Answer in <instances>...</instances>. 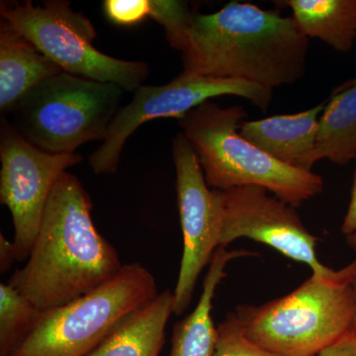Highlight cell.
Segmentation results:
<instances>
[{
  "label": "cell",
  "mask_w": 356,
  "mask_h": 356,
  "mask_svg": "<svg viewBox=\"0 0 356 356\" xmlns=\"http://www.w3.org/2000/svg\"><path fill=\"white\" fill-rule=\"evenodd\" d=\"M341 232L346 236L356 233V172L355 180H353V191H351L350 206H348V213L344 217Z\"/></svg>",
  "instance_id": "cell-23"
},
{
  "label": "cell",
  "mask_w": 356,
  "mask_h": 356,
  "mask_svg": "<svg viewBox=\"0 0 356 356\" xmlns=\"http://www.w3.org/2000/svg\"><path fill=\"white\" fill-rule=\"evenodd\" d=\"M64 72L7 22L0 21V111L15 109L33 88Z\"/></svg>",
  "instance_id": "cell-13"
},
{
  "label": "cell",
  "mask_w": 356,
  "mask_h": 356,
  "mask_svg": "<svg viewBox=\"0 0 356 356\" xmlns=\"http://www.w3.org/2000/svg\"><path fill=\"white\" fill-rule=\"evenodd\" d=\"M41 313L10 284H0V356H10L25 341Z\"/></svg>",
  "instance_id": "cell-18"
},
{
  "label": "cell",
  "mask_w": 356,
  "mask_h": 356,
  "mask_svg": "<svg viewBox=\"0 0 356 356\" xmlns=\"http://www.w3.org/2000/svg\"><path fill=\"white\" fill-rule=\"evenodd\" d=\"M217 331L216 348L213 356H278L245 337L235 312L227 315Z\"/></svg>",
  "instance_id": "cell-20"
},
{
  "label": "cell",
  "mask_w": 356,
  "mask_h": 356,
  "mask_svg": "<svg viewBox=\"0 0 356 356\" xmlns=\"http://www.w3.org/2000/svg\"><path fill=\"white\" fill-rule=\"evenodd\" d=\"M356 158V77L337 86L318 123L317 161L346 165Z\"/></svg>",
  "instance_id": "cell-16"
},
{
  "label": "cell",
  "mask_w": 356,
  "mask_h": 356,
  "mask_svg": "<svg viewBox=\"0 0 356 356\" xmlns=\"http://www.w3.org/2000/svg\"><path fill=\"white\" fill-rule=\"evenodd\" d=\"M327 102L306 111L243 121L238 133L243 139L283 165L312 172L316 159L318 117Z\"/></svg>",
  "instance_id": "cell-12"
},
{
  "label": "cell",
  "mask_w": 356,
  "mask_h": 356,
  "mask_svg": "<svg viewBox=\"0 0 356 356\" xmlns=\"http://www.w3.org/2000/svg\"><path fill=\"white\" fill-rule=\"evenodd\" d=\"M293 19L308 38H318L339 51H348L356 38V0H288Z\"/></svg>",
  "instance_id": "cell-17"
},
{
  "label": "cell",
  "mask_w": 356,
  "mask_h": 356,
  "mask_svg": "<svg viewBox=\"0 0 356 356\" xmlns=\"http://www.w3.org/2000/svg\"><path fill=\"white\" fill-rule=\"evenodd\" d=\"M149 17L163 26L168 43L179 50L194 14L188 2L181 0H149Z\"/></svg>",
  "instance_id": "cell-19"
},
{
  "label": "cell",
  "mask_w": 356,
  "mask_h": 356,
  "mask_svg": "<svg viewBox=\"0 0 356 356\" xmlns=\"http://www.w3.org/2000/svg\"><path fill=\"white\" fill-rule=\"evenodd\" d=\"M172 314L175 294L165 290L122 320L86 356H159Z\"/></svg>",
  "instance_id": "cell-14"
},
{
  "label": "cell",
  "mask_w": 356,
  "mask_h": 356,
  "mask_svg": "<svg viewBox=\"0 0 356 356\" xmlns=\"http://www.w3.org/2000/svg\"><path fill=\"white\" fill-rule=\"evenodd\" d=\"M356 259L327 275L312 274L286 296L261 306H238L248 339L278 356H316L350 334Z\"/></svg>",
  "instance_id": "cell-3"
},
{
  "label": "cell",
  "mask_w": 356,
  "mask_h": 356,
  "mask_svg": "<svg viewBox=\"0 0 356 356\" xmlns=\"http://www.w3.org/2000/svg\"><path fill=\"white\" fill-rule=\"evenodd\" d=\"M353 296H355V311H353V325H351L350 334L353 339V346L356 351V275L353 281Z\"/></svg>",
  "instance_id": "cell-25"
},
{
  "label": "cell",
  "mask_w": 356,
  "mask_h": 356,
  "mask_svg": "<svg viewBox=\"0 0 356 356\" xmlns=\"http://www.w3.org/2000/svg\"><path fill=\"white\" fill-rule=\"evenodd\" d=\"M273 91L243 79H215L184 72L163 86H140L132 100L114 117L106 138L89 156L88 165L95 175L116 172L126 142L147 122L159 118L179 120L202 103L222 95L241 96L266 112Z\"/></svg>",
  "instance_id": "cell-8"
},
{
  "label": "cell",
  "mask_w": 356,
  "mask_h": 356,
  "mask_svg": "<svg viewBox=\"0 0 356 356\" xmlns=\"http://www.w3.org/2000/svg\"><path fill=\"white\" fill-rule=\"evenodd\" d=\"M92 201L76 175L65 172L51 192L27 262L8 284L39 310L58 308L113 280L123 264L95 228Z\"/></svg>",
  "instance_id": "cell-1"
},
{
  "label": "cell",
  "mask_w": 356,
  "mask_h": 356,
  "mask_svg": "<svg viewBox=\"0 0 356 356\" xmlns=\"http://www.w3.org/2000/svg\"><path fill=\"white\" fill-rule=\"evenodd\" d=\"M16 259L15 248L13 242L7 240L6 236L0 235V270L6 273L10 268Z\"/></svg>",
  "instance_id": "cell-24"
},
{
  "label": "cell",
  "mask_w": 356,
  "mask_h": 356,
  "mask_svg": "<svg viewBox=\"0 0 356 356\" xmlns=\"http://www.w3.org/2000/svg\"><path fill=\"white\" fill-rule=\"evenodd\" d=\"M177 170V191L184 254L175 291V314L182 315L191 305L204 267L221 247L222 192L210 189L197 154L181 132L172 140Z\"/></svg>",
  "instance_id": "cell-10"
},
{
  "label": "cell",
  "mask_w": 356,
  "mask_h": 356,
  "mask_svg": "<svg viewBox=\"0 0 356 356\" xmlns=\"http://www.w3.org/2000/svg\"><path fill=\"white\" fill-rule=\"evenodd\" d=\"M316 356H356L350 332Z\"/></svg>",
  "instance_id": "cell-22"
},
{
  "label": "cell",
  "mask_w": 356,
  "mask_h": 356,
  "mask_svg": "<svg viewBox=\"0 0 356 356\" xmlns=\"http://www.w3.org/2000/svg\"><path fill=\"white\" fill-rule=\"evenodd\" d=\"M257 255L248 250H228L220 247L213 255L203 283L197 306L191 315L173 327L170 356H213L216 348L218 331L212 318L213 300L217 287L226 277L229 262L238 257Z\"/></svg>",
  "instance_id": "cell-15"
},
{
  "label": "cell",
  "mask_w": 356,
  "mask_h": 356,
  "mask_svg": "<svg viewBox=\"0 0 356 356\" xmlns=\"http://www.w3.org/2000/svg\"><path fill=\"white\" fill-rule=\"evenodd\" d=\"M0 161V202L13 216L16 259L25 261L31 254L56 184L83 156L46 153L30 144L2 117Z\"/></svg>",
  "instance_id": "cell-9"
},
{
  "label": "cell",
  "mask_w": 356,
  "mask_h": 356,
  "mask_svg": "<svg viewBox=\"0 0 356 356\" xmlns=\"http://www.w3.org/2000/svg\"><path fill=\"white\" fill-rule=\"evenodd\" d=\"M156 278L138 262L95 291L42 311L36 325L10 356H86L122 320L158 295Z\"/></svg>",
  "instance_id": "cell-6"
},
{
  "label": "cell",
  "mask_w": 356,
  "mask_h": 356,
  "mask_svg": "<svg viewBox=\"0 0 356 356\" xmlns=\"http://www.w3.org/2000/svg\"><path fill=\"white\" fill-rule=\"evenodd\" d=\"M221 192V247L248 238L269 245L288 259L307 264L313 274L327 275L334 271L318 261V238L304 226L295 207L255 185Z\"/></svg>",
  "instance_id": "cell-11"
},
{
  "label": "cell",
  "mask_w": 356,
  "mask_h": 356,
  "mask_svg": "<svg viewBox=\"0 0 356 356\" xmlns=\"http://www.w3.org/2000/svg\"><path fill=\"white\" fill-rule=\"evenodd\" d=\"M123 88L60 72L32 89L11 112L14 128L46 153L74 154L104 140L121 109Z\"/></svg>",
  "instance_id": "cell-5"
},
{
  "label": "cell",
  "mask_w": 356,
  "mask_h": 356,
  "mask_svg": "<svg viewBox=\"0 0 356 356\" xmlns=\"http://www.w3.org/2000/svg\"><path fill=\"white\" fill-rule=\"evenodd\" d=\"M44 6L32 1H1L0 14L19 34L65 72L114 83L135 92L149 76V67L140 60L110 57L93 46L95 28L67 0H48Z\"/></svg>",
  "instance_id": "cell-7"
},
{
  "label": "cell",
  "mask_w": 356,
  "mask_h": 356,
  "mask_svg": "<svg viewBox=\"0 0 356 356\" xmlns=\"http://www.w3.org/2000/svg\"><path fill=\"white\" fill-rule=\"evenodd\" d=\"M247 115L242 105L222 108L209 100L177 120L208 186L222 191L261 186L295 208L321 193L322 177L283 165L243 139L238 129Z\"/></svg>",
  "instance_id": "cell-4"
},
{
  "label": "cell",
  "mask_w": 356,
  "mask_h": 356,
  "mask_svg": "<svg viewBox=\"0 0 356 356\" xmlns=\"http://www.w3.org/2000/svg\"><path fill=\"white\" fill-rule=\"evenodd\" d=\"M346 242H348L350 247L355 248L356 250V233L353 234V235L346 236Z\"/></svg>",
  "instance_id": "cell-26"
},
{
  "label": "cell",
  "mask_w": 356,
  "mask_h": 356,
  "mask_svg": "<svg viewBox=\"0 0 356 356\" xmlns=\"http://www.w3.org/2000/svg\"><path fill=\"white\" fill-rule=\"evenodd\" d=\"M103 10L107 19L119 26L137 25L149 17V0H105Z\"/></svg>",
  "instance_id": "cell-21"
},
{
  "label": "cell",
  "mask_w": 356,
  "mask_h": 356,
  "mask_svg": "<svg viewBox=\"0 0 356 356\" xmlns=\"http://www.w3.org/2000/svg\"><path fill=\"white\" fill-rule=\"evenodd\" d=\"M178 51L187 74L273 89L304 76L309 38L293 17L232 1L214 13H194Z\"/></svg>",
  "instance_id": "cell-2"
}]
</instances>
